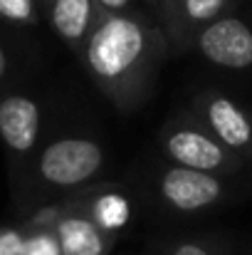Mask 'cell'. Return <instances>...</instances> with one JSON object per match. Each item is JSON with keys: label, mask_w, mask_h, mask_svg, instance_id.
I'll return each instance as SVG.
<instances>
[{"label": "cell", "mask_w": 252, "mask_h": 255, "mask_svg": "<svg viewBox=\"0 0 252 255\" xmlns=\"http://www.w3.org/2000/svg\"><path fill=\"white\" fill-rule=\"evenodd\" d=\"M238 2L240 0H178L175 35H173L170 50H178V52L190 50L195 35L210 22L235 12Z\"/></svg>", "instance_id": "cell-10"}, {"label": "cell", "mask_w": 252, "mask_h": 255, "mask_svg": "<svg viewBox=\"0 0 252 255\" xmlns=\"http://www.w3.org/2000/svg\"><path fill=\"white\" fill-rule=\"evenodd\" d=\"M25 231L20 228H2L0 231V255H20L22 253Z\"/></svg>", "instance_id": "cell-16"}, {"label": "cell", "mask_w": 252, "mask_h": 255, "mask_svg": "<svg viewBox=\"0 0 252 255\" xmlns=\"http://www.w3.org/2000/svg\"><path fill=\"white\" fill-rule=\"evenodd\" d=\"M230 154L252 161V109L220 89L200 92L188 109Z\"/></svg>", "instance_id": "cell-3"}, {"label": "cell", "mask_w": 252, "mask_h": 255, "mask_svg": "<svg viewBox=\"0 0 252 255\" xmlns=\"http://www.w3.org/2000/svg\"><path fill=\"white\" fill-rule=\"evenodd\" d=\"M193 50L213 67L248 72L252 70V22L230 12L203 27L193 40Z\"/></svg>", "instance_id": "cell-6"}, {"label": "cell", "mask_w": 252, "mask_h": 255, "mask_svg": "<svg viewBox=\"0 0 252 255\" xmlns=\"http://www.w3.org/2000/svg\"><path fill=\"white\" fill-rule=\"evenodd\" d=\"M166 255H225V251L205 238H180L168 246Z\"/></svg>", "instance_id": "cell-15"}, {"label": "cell", "mask_w": 252, "mask_h": 255, "mask_svg": "<svg viewBox=\"0 0 252 255\" xmlns=\"http://www.w3.org/2000/svg\"><path fill=\"white\" fill-rule=\"evenodd\" d=\"M7 72H10V60H7V52H5V45L0 42V85L7 80Z\"/></svg>", "instance_id": "cell-18"}, {"label": "cell", "mask_w": 252, "mask_h": 255, "mask_svg": "<svg viewBox=\"0 0 252 255\" xmlns=\"http://www.w3.org/2000/svg\"><path fill=\"white\" fill-rule=\"evenodd\" d=\"M151 10H154V20L161 27V32L168 40V50L175 35V15H178V0H144Z\"/></svg>", "instance_id": "cell-14"}, {"label": "cell", "mask_w": 252, "mask_h": 255, "mask_svg": "<svg viewBox=\"0 0 252 255\" xmlns=\"http://www.w3.org/2000/svg\"><path fill=\"white\" fill-rule=\"evenodd\" d=\"M161 149L173 166L215 173V176H235L245 166L235 154H230L190 112L173 117L161 131Z\"/></svg>", "instance_id": "cell-2"}, {"label": "cell", "mask_w": 252, "mask_h": 255, "mask_svg": "<svg viewBox=\"0 0 252 255\" xmlns=\"http://www.w3.org/2000/svg\"><path fill=\"white\" fill-rule=\"evenodd\" d=\"M40 5L37 0H0V20L15 27H35L40 20Z\"/></svg>", "instance_id": "cell-12"}, {"label": "cell", "mask_w": 252, "mask_h": 255, "mask_svg": "<svg viewBox=\"0 0 252 255\" xmlns=\"http://www.w3.org/2000/svg\"><path fill=\"white\" fill-rule=\"evenodd\" d=\"M104 161L99 141L89 136H60L42 149L37 173L52 188H77L104 169Z\"/></svg>", "instance_id": "cell-4"}, {"label": "cell", "mask_w": 252, "mask_h": 255, "mask_svg": "<svg viewBox=\"0 0 252 255\" xmlns=\"http://www.w3.org/2000/svg\"><path fill=\"white\" fill-rule=\"evenodd\" d=\"M159 196L168 208L178 213H203L230 198V181L225 176L168 166L159 176Z\"/></svg>", "instance_id": "cell-5"}, {"label": "cell", "mask_w": 252, "mask_h": 255, "mask_svg": "<svg viewBox=\"0 0 252 255\" xmlns=\"http://www.w3.org/2000/svg\"><path fill=\"white\" fill-rule=\"evenodd\" d=\"M45 12H47L52 32L75 55L82 52L84 42L89 40L94 25L99 22L91 0H52V5Z\"/></svg>", "instance_id": "cell-9"}, {"label": "cell", "mask_w": 252, "mask_h": 255, "mask_svg": "<svg viewBox=\"0 0 252 255\" xmlns=\"http://www.w3.org/2000/svg\"><path fill=\"white\" fill-rule=\"evenodd\" d=\"M37 5H40V10L45 12V10H47V7L52 5V0H37Z\"/></svg>", "instance_id": "cell-19"}, {"label": "cell", "mask_w": 252, "mask_h": 255, "mask_svg": "<svg viewBox=\"0 0 252 255\" xmlns=\"http://www.w3.org/2000/svg\"><path fill=\"white\" fill-rule=\"evenodd\" d=\"M40 104L25 92H7L0 97V139L12 156H27L40 136Z\"/></svg>", "instance_id": "cell-7"}, {"label": "cell", "mask_w": 252, "mask_h": 255, "mask_svg": "<svg viewBox=\"0 0 252 255\" xmlns=\"http://www.w3.org/2000/svg\"><path fill=\"white\" fill-rule=\"evenodd\" d=\"M20 255H62V253H60V243H57V238H55V233L50 228H35V231L25 233L22 253Z\"/></svg>", "instance_id": "cell-13"}, {"label": "cell", "mask_w": 252, "mask_h": 255, "mask_svg": "<svg viewBox=\"0 0 252 255\" xmlns=\"http://www.w3.org/2000/svg\"><path fill=\"white\" fill-rule=\"evenodd\" d=\"M96 17H109V15H121L129 10H136V0H91Z\"/></svg>", "instance_id": "cell-17"}, {"label": "cell", "mask_w": 252, "mask_h": 255, "mask_svg": "<svg viewBox=\"0 0 252 255\" xmlns=\"http://www.w3.org/2000/svg\"><path fill=\"white\" fill-rule=\"evenodd\" d=\"M50 231L55 233L62 255H109L116 238L104 233L86 213V208H67L60 213Z\"/></svg>", "instance_id": "cell-8"}, {"label": "cell", "mask_w": 252, "mask_h": 255, "mask_svg": "<svg viewBox=\"0 0 252 255\" xmlns=\"http://www.w3.org/2000/svg\"><path fill=\"white\" fill-rule=\"evenodd\" d=\"M166 52V35L146 10L136 7L101 17L84 42L80 60L96 89L121 112H131L151 92Z\"/></svg>", "instance_id": "cell-1"}, {"label": "cell", "mask_w": 252, "mask_h": 255, "mask_svg": "<svg viewBox=\"0 0 252 255\" xmlns=\"http://www.w3.org/2000/svg\"><path fill=\"white\" fill-rule=\"evenodd\" d=\"M89 218L111 238H116L131 221V203L124 193H119L116 188H106L94 193L86 203H84Z\"/></svg>", "instance_id": "cell-11"}]
</instances>
